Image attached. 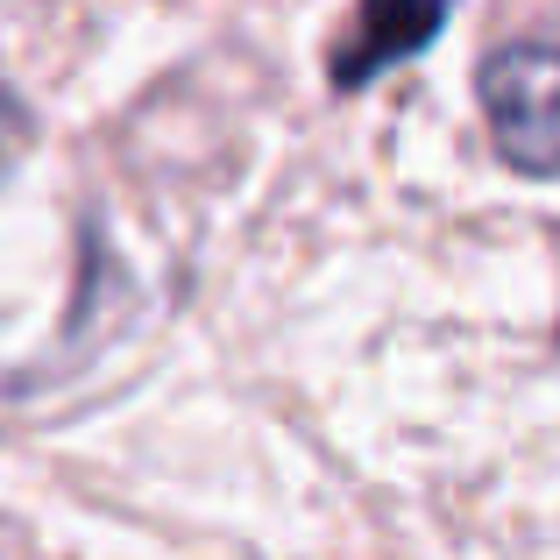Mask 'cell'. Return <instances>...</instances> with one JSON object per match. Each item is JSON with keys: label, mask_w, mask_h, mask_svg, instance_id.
I'll list each match as a JSON object with an SVG mask.
<instances>
[{"label": "cell", "mask_w": 560, "mask_h": 560, "mask_svg": "<svg viewBox=\"0 0 560 560\" xmlns=\"http://www.w3.org/2000/svg\"><path fill=\"white\" fill-rule=\"evenodd\" d=\"M482 107L511 164L533 178H560V28L518 36L482 65Z\"/></svg>", "instance_id": "6da1fadb"}, {"label": "cell", "mask_w": 560, "mask_h": 560, "mask_svg": "<svg viewBox=\"0 0 560 560\" xmlns=\"http://www.w3.org/2000/svg\"><path fill=\"white\" fill-rule=\"evenodd\" d=\"M447 8L454 0H362L348 36H341V50H334V79L362 85V79H376V71L405 65L411 50H425V43L440 36Z\"/></svg>", "instance_id": "7a4b0ae2"}, {"label": "cell", "mask_w": 560, "mask_h": 560, "mask_svg": "<svg viewBox=\"0 0 560 560\" xmlns=\"http://www.w3.org/2000/svg\"><path fill=\"white\" fill-rule=\"evenodd\" d=\"M14 142H22V114H14V100L0 93V156H8Z\"/></svg>", "instance_id": "3957f363"}]
</instances>
